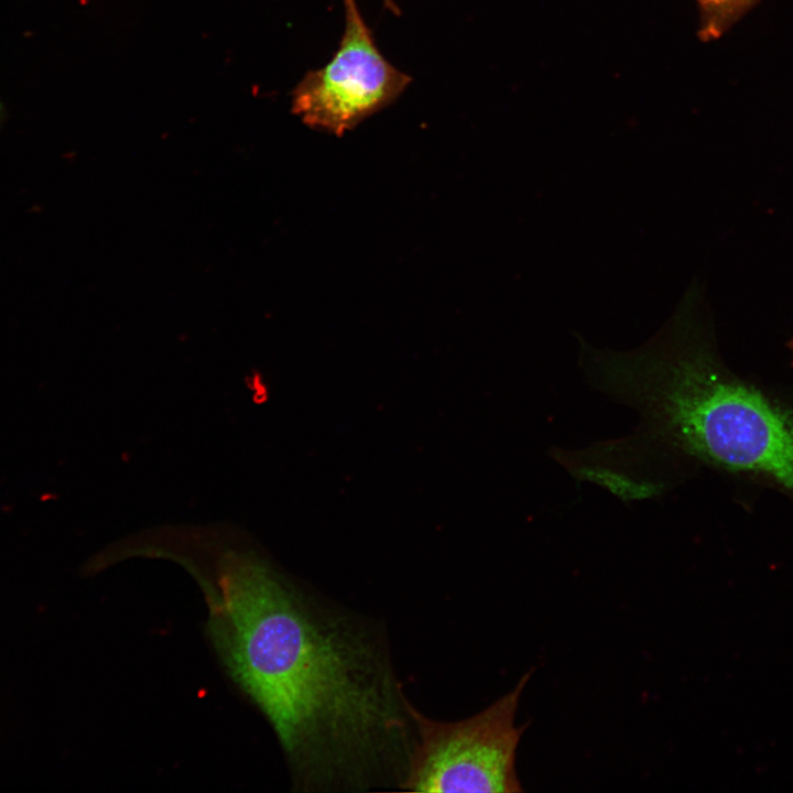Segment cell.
Wrapping results in <instances>:
<instances>
[{
	"mask_svg": "<svg viewBox=\"0 0 793 793\" xmlns=\"http://www.w3.org/2000/svg\"><path fill=\"white\" fill-rule=\"evenodd\" d=\"M203 571L207 634L263 714L303 792L398 790L415 727L385 636L303 589L257 553L227 548Z\"/></svg>",
	"mask_w": 793,
	"mask_h": 793,
	"instance_id": "1",
	"label": "cell"
},
{
	"mask_svg": "<svg viewBox=\"0 0 793 793\" xmlns=\"http://www.w3.org/2000/svg\"><path fill=\"white\" fill-rule=\"evenodd\" d=\"M637 434L675 482L689 463L751 472L793 491V419L727 374L696 341L669 349L640 373Z\"/></svg>",
	"mask_w": 793,
	"mask_h": 793,
	"instance_id": "2",
	"label": "cell"
},
{
	"mask_svg": "<svg viewBox=\"0 0 793 793\" xmlns=\"http://www.w3.org/2000/svg\"><path fill=\"white\" fill-rule=\"evenodd\" d=\"M533 670L477 714L436 720L413 706L415 740L400 791L510 793L522 791L515 769L524 726L515 724Z\"/></svg>",
	"mask_w": 793,
	"mask_h": 793,
	"instance_id": "3",
	"label": "cell"
},
{
	"mask_svg": "<svg viewBox=\"0 0 793 793\" xmlns=\"http://www.w3.org/2000/svg\"><path fill=\"white\" fill-rule=\"evenodd\" d=\"M345 26L333 57L309 70L292 93V111L336 135L393 104L411 83L377 46L356 0H344Z\"/></svg>",
	"mask_w": 793,
	"mask_h": 793,
	"instance_id": "4",
	"label": "cell"
},
{
	"mask_svg": "<svg viewBox=\"0 0 793 793\" xmlns=\"http://www.w3.org/2000/svg\"><path fill=\"white\" fill-rule=\"evenodd\" d=\"M757 0H696L700 28L698 35L710 41L723 35Z\"/></svg>",
	"mask_w": 793,
	"mask_h": 793,
	"instance_id": "5",
	"label": "cell"
},
{
	"mask_svg": "<svg viewBox=\"0 0 793 793\" xmlns=\"http://www.w3.org/2000/svg\"><path fill=\"white\" fill-rule=\"evenodd\" d=\"M791 348L793 349V340L790 343Z\"/></svg>",
	"mask_w": 793,
	"mask_h": 793,
	"instance_id": "6",
	"label": "cell"
}]
</instances>
